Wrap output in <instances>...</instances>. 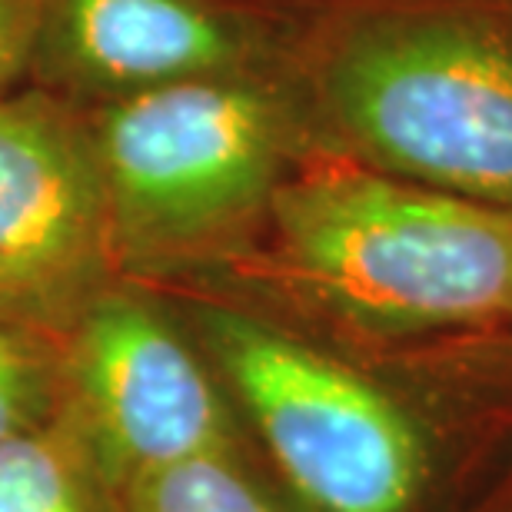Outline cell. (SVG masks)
Segmentation results:
<instances>
[{"mask_svg": "<svg viewBox=\"0 0 512 512\" xmlns=\"http://www.w3.org/2000/svg\"><path fill=\"white\" fill-rule=\"evenodd\" d=\"M67 409L117 489L243 433L207 356L157 286L120 276L60 336Z\"/></svg>", "mask_w": 512, "mask_h": 512, "instance_id": "cell-5", "label": "cell"}, {"mask_svg": "<svg viewBox=\"0 0 512 512\" xmlns=\"http://www.w3.org/2000/svg\"><path fill=\"white\" fill-rule=\"evenodd\" d=\"M160 290V286H157ZM266 476L296 512H436L459 453L360 356L237 296L170 286Z\"/></svg>", "mask_w": 512, "mask_h": 512, "instance_id": "cell-3", "label": "cell"}, {"mask_svg": "<svg viewBox=\"0 0 512 512\" xmlns=\"http://www.w3.org/2000/svg\"><path fill=\"white\" fill-rule=\"evenodd\" d=\"M509 330H512V296H509V310H506V320H503Z\"/></svg>", "mask_w": 512, "mask_h": 512, "instance_id": "cell-13", "label": "cell"}, {"mask_svg": "<svg viewBox=\"0 0 512 512\" xmlns=\"http://www.w3.org/2000/svg\"><path fill=\"white\" fill-rule=\"evenodd\" d=\"M320 150L512 213V0H283Z\"/></svg>", "mask_w": 512, "mask_h": 512, "instance_id": "cell-2", "label": "cell"}, {"mask_svg": "<svg viewBox=\"0 0 512 512\" xmlns=\"http://www.w3.org/2000/svg\"><path fill=\"white\" fill-rule=\"evenodd\" d=\"M87 110L24 84L0 97V320L64 336L120 280Z\"/></svg>", "mask_w": 512, "mask_h": 512, "instance_id": "cell-6", "label": "cell"}, {"mask_svg": "<svg viewBox=\"0 0 512 512\" xmlns=\"http://www.w3.org/2000/svg\"><path fill=\"white\" fill-rule=\"evenodd\" d=\"M283 0H47L30 84L104 107L223 74H283Z\"/></svg>", "mask_w": 512, "mask_h": 512, "instance_id": "cell-7", "label": "cell"}, {"mask_svg": "<svg viewBox=\"0 0 512 512\" xmlns=\"http://www.w3.org/2000/svg\"><path fill=\"white\" fill-rule=\"evenodd\" d=\"M47 0H0V97L30 84Z\"/></svg>", "mask_w": 512, "mask_h": 512, "instance_id": "cell-12", "label": "cell"}, {"mask_svg": "<svg viewBox=\"0 0 512 512\" xmlns=\"http://www.w3.org/2000/svg\"><path fill=\"white\" fill-rule=\"evenodd\" d=\"M197 286L346 353L403 350L506 320L512 213L313 147L276 190L256 247Z\"/></svg>", "mask_w": 512, "mask_h": 512, "instance_id": "cell-1", "label": "cell"}, {"mask_svg": "<svg viewBox=\"0 0 512 512\" xmlns=\"http://www.w3.org/2000/svg\"><path fill=\"white\" fill-rule=\"evenodd\" d=\"M120 273L197 286L247 256L316 143L283 74H223L84 107Z\"/></svg>", "mask_w": 512, "mask_h": 512, "instance_id": "cell-4", "label": "cell"}, {"mask_svg": "<svg viewBox=\"0 0 512 512\" xmlns=\"http://www.w3.org/2000/svg\"><path fill=\"white\" fill-rule=\"evenodd\" d=\"M127 512H296L250 459L247 446L210 449L137 476Z\"/></svg>", "mask_w": 512, "mask_h": 512, "instance_id": "cell-9", "label": "cell"}, {"mask_svg": "<svg viewBox=\"0 0 512 512\" xmlns=\"http://www.w3.org/2000/svg\"><path fill=\"white\" fill-rule=\"evenodd\" d=\"M459 469L436 512H512V409L456 439Z\"/></svg>", "mask_w": 512, "mask_h": 512, "instance_id": "cell-11", "label": "cell"}, {"mask_svg": "<svg viewBox=\"0 0 512 512\" xmlns=\"http://www.w3.org/2000/svg\"><path fill=\"white\" fill-rule=\"evenodd\" d=\"M67 406L57 336L0 320V443L27 433Z\"/></svg>", "mask_w": 512, "mask_h": 512, "instance_id": "cell-10", "label": "cell"}, {"mask_svg": "<svg viewBox=\"0 0 512 512\" xmlns=\"http://www.w3.org/2000/svg\"><path fill=\"white\" fill-rule=\"evenodd\" d=\"M110 489L117 486L67 406L0 443V512H110Z\"/></svg>", "mask_w": 512, "mask_h": 512, "instance_id": "cell-8", "label": "cell"}]
</instances>
